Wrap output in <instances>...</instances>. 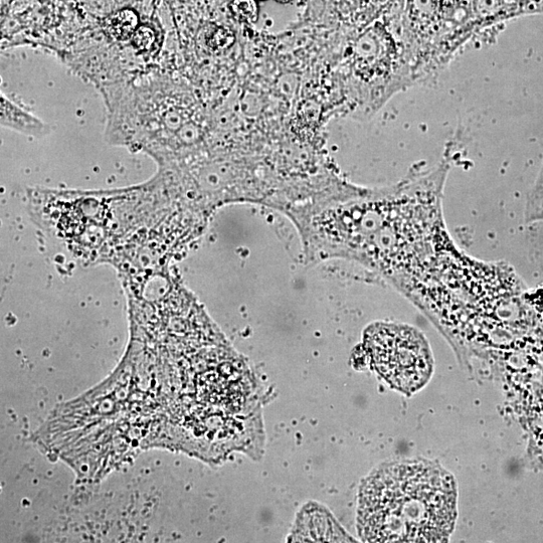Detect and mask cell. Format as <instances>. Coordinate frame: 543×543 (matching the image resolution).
<instances>
[{"label":"cell","instance_id":"5b68a950","mask_svg":"<svg viewBox=\"0 0 543 543\" xmlns=\"http://www.w3.org/2000/svg\"><path fill=\"white\" fill-rule=\"evenodd\" d=\"M105 28L114 39L127 41L138 29V17L131 10H122L106 19Z\"/></svg>","mask_w":543,"mask_h":543},{"label":"cell","instance_id":"7a4b0ae2","mask_svg":"<svg viewBox=\"0 0 543 543\" xmlns=\"http://www.w3.org/2000/svg\"><path fill=\"white\" fill-rule=\"evenodd\" d=\"M454 476L439 463H386L362 481L357 529L365 542H448L458 509Z\"/></svg>","mask_w":543,"mask_h":543},{"label":"cell","instance_id":"ba28073f","mask_svg":"<svg viewBox=\"0 0 543 543\" xmlns=\"http://www.w3.org/2000/svg\"><path fill=\"white\" fill-rule=\"evenodd\" d=\"M275 2L279 4H289L292 2V0H275Z\"/></svg>","mask_w":543,"mask_h":543},{"label":"cell","instance_id":"52a82bcc","mask_svg":"<svg viewBox=\"0 0 543 543\" xmlns=\"http://www.w3.org/2000/svg\"><path fill=\"white\" fill-rule=\"evenodd\" d=\"M155 34L151 28L142 26L132 37L134 47L140 52L149 51L155 43Z\"/></svg>","mask_w":543,"mask_h":543},{"label":"cell","instance_id":"3957f363","mask_svg":"<svg viewBox=\"0 0 543 543\" xmlns=\"http://www.w3.org/2000/svg\"><path fill=\"white\" fill-rule=\"evenodd\" d=\"M364 344L374 369L393 389L412 396L430 382L434 357L427 338L417 328L376 322L366 329Z\"/></svg>","mask_w":543,"mask_h":543},{"label":"cell","instance_id":"6da1fadb","mask_svg":"<svg viewBox=\"0 0 543 543\" xmlns=\"http://www.w3.org/2000/svg\"><path fill=\"white\" fill-rule=\"evenodd\" d=\"M448 169L441 165L392 189L307 207L291 221L305 262H356L402 292L455 248L442 210Z\"/></svg>","mask_w":543,"mask_h":543},{"label":"cell","instance_id":"9c48e42d","mask_svg":"<svg viewBox=\"0 0 543 543\" xmlns=\"http://www.w3.org/2000/svg\"><path fill=\"white\" fill-rule=\"evenodd\" d=\"M261 2H263V0H261Z\"/></svg>","mask_w":543,"mask_h":543},{"label":"cell","instance_id":"277c9868","mask_svg":"<svg viewBox=\"0 0 543 543\" xmlns=\"http://www.w3.org/2000/svg\"><path fill=\"white\" fill-rule=\"evenodd\" d=\"M0 123L3 127L34 138H44L53 131L50 124L17 104L4 92L0 97Z\"/></svg>","mask_w":543,"mask_h":543},{"label":"cell","instance_id":"8992f818","mask_svg":"<svg viewBox=\"0 0 543 543\" xmlns=\"http://www.w3.org/2000/svg\"><path fill=\"white\" fill-rule=\"evenodd\" d=\"M231 9L240 22L253 24L258 20L259 7L256 0H234Z\"/></svg>","mask_w":543,"mask_h":543}]
</instances>
